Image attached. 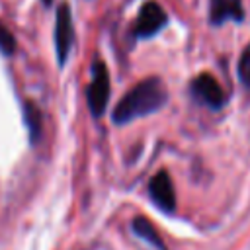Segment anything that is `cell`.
I'll use <instances>...</instances> for the list:
<instances>
[{"label": "cell", "mask_w": 250, "mask_h": 250, "mask_svg": "<svg viewBox=\"0 0 250 250\" xmlns=\"http://www.w3.org/2000/svg\"><path fill=\"white\" fill-rule=\"evenodd\" d=\"M168 102V90L164 82L156 76H150L137 86H133L113 107L111 119L115 125H127L139 117L156 113Z\"/></svg>", "instance_id": "1"}, {"label": "cell", "mask_w": 250, "mask_h": 250, "mask_svg": "<svg viewBox=\"0 0 250 250\" xmlns=\"http://www.w3.org/2000/svg\"><path fill=\"white\" fill-rule=\"evenodd\" d=\"M109 100V74L102 61H96L92 64V80L86 88V102L90 107V113L94 117H102L105 113Z\"/></svg>", "instance_id": "2"}, {"label": "cell", "mask_w": 250, "mask_h": 250, "mask_svg": "<svg viewBox=\"0 0 250 250\" xmlns=\"http://www.w3.org/2000/svg\"><path fill=\"white\" fill-rule=\"evenodd\" d=\"M189 92H191V98L195 102H199L201 105H205L213 111L221 109L227 104V94L223 92V88L215 80V76L209 72L197 74L189 84Z\"/></svg>", "instance_id": "3"}, {"label": "cell", "mask_w": 250, "mask_h": 250, "mask_svg": "<svg viewBox=\"0 0 250 250\" xmlns=\"http://www.w3.org/2000/svg\"><path fill=\"white\" fill-rule=\"evenodd\" d=\"M74 43V25H72V14L66 2H62L57 8V18H55V51H57V61L61 66H64L70 49Z\"/></svg>", "instance_id": "4"}, {"label": "cell", "mask_w": 250, "mask_h": 250, "mask_svg": "<svg viewBox=\"0 0 250 250\" xmlns=\"http://www.w3.org/2000/svg\"><path fill=\"white\" fill-rule=\"evenodd\" d=\"M168 23V14L164 12V8L158 2H145L139 10L137 21H135V29L133 35L137 39H148L152 35H156L164 25Z\"/></svg>", "instance_id": "5"}, {"label": "cell", "mask_w": 250, "mask_h": 250, "mask_svg": "<svg viewBox=\"0 0 250 250\" xmlns=\"http://www.w3.org/2000/svg\"><path fill=\"white\" fill-rule=\"evenodd\" d=\"M148 197L162 213H174L176 211V191L172 186V180L166 170L156 172L148 182Z\"/></svg>", "instance_id": "6"}, {"label": "cell", "mask_w": 250, "mask_h": 250, "mask_svg": "<svg viewBox=\"0 0 250 250\" xmlns=\"http://www.w3.org/2000/svg\"><path fill=\"white\" fill-rule=\"evenodd\" d=\"M242 21L244 8L242 0H211L209 4V21L213 25H223L225 21Z\"/></svg>", "instance_id": "7"}, {"label": "cell", "mask_w": 250, "mask_h": 250, "mask_svg": "<svg viewBox=\"0 0 250 250\" xmlns=\"http://www.w3.org/2000/svg\"><path fill=\"white\" fill-rule=\"evenodd\" d=\"M131 229H133L135 236H139L141 240L148 242L154 250H166L164 240L160 238L158 230L154 229V225H152L146 217H135V219H133V223H131Z\"/></svg>", "instance_id": "8"}, {"label": "cell", "mask_w": 250, "mask_h": 250, "mask_svg": "<svg viewBox=\"0 0 250 250\" xmlns=\"http://www.w3.org/2000/svg\"><path fill=\"white\" fill-rule=\"evenodd\" d=\"M23 119L27 123V131H29L31 143H37L39 137H41V111L37 109V105H33L31 102H25V105H23Z\"/></svg>", "instance_id": "9"}, {"label": "cell", "mask_w": 250, "mask_h": 250, "mask_svg": "<svg viewBox=\"0 0 250 250\" xmlns=\"http://www.w3.org/2000/svg\"><path fill=\"white\" fill-rule=\"evenodd\" d=\"M236 72H238V80L250 90V43L244 47V51H242V55L238 59Z\"/></svg>", "instance_id": "10"}, {"label": "cell", "mask_w": 250, "mask_h": 250, "mask_svg": "<svg viewBox=\"0 0 250 250\" xmlns=\"http://www.w3.org/2000/svg\"><path fill=\"white\" fill-rule=\"evenodd\" d=\"M0 51L4 55H12L16 51V39H14L12 31L2 25V21H0Z\"/></svg>", "instance_id": "11"}, {"label": "cell", "mask_w": 250, "mask_h": 250, "mask_svg": "<svg viewBox=\"0 0 250 250\" xmlns=\"http://www.w3.org/2000/svg\"><path fill=\"white\" fill-rule=\"evenodd\" d=\"M43 4H45V6H51V4H53V0H43Z\"/></svg>", "instance_id": "12"}]
</instances>
